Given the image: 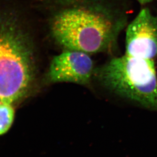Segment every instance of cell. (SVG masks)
<instances>
[{"label": "cell", "mask_w": 157, "mask_h": 157, "mask_svg": "<svg viewBox=\"0 0 157 157\" xmlns=\"http://www.w3.org/2000/svg\"><path fill=\"white\" fill-rule=\"evenodd\" d=\"M14 110L11 104L0 103V135L5 133L12 125Z\"/></svg>", "instance_id": "cell-6"}, {"label": "cell", "mask_w": 157, "mask_h": 157, "mask_svg": "<svg viewBox=\"0 0 157 157\" xmlns=\"http://www.w3.org/2000/svg\"><path fill=\"white\" fill-rule=\"evenodd\" d=\"M126 54L146 59L157 57V18L147 8L141 9L128 26Z\"/></svg>", "instance_id": "cell-4"}, {"label": "cell", "mask_w": 157, "mask_h": 157, "mask_svg": "<svg viewBox=\"0 0 157 157\" xmlns=\"http://www.w3.org/2000/svg\"><path fill=\"white\" fill-rule=\"evenodd\" d=\"M1 102V99H0V103Z\"/></svg>", "instance_id": "cell-8"}, {"label": "cell", "mask_w": 157, "mask_h": 157, "mask_svg": "<svg viewBox=\"0 0 157 157\" xmlns=\"http://www.w3.org/2000/svg\"><path fill=\"white\" fill-rule=\"evenodd\" d=\"M94 70V62L89 54L67 50L52 59L48 78L52 83L86 85L90 82Z\"/></svg>", "instance_id": "cell-5"}, {"label": "cell", "mask_w": 157, "mask_h": 157, "mask_svg": "<svg viewBox=\"0 0 157 157\" xmlns=\"http://www.w3.org/2000/svg\"><path fill=\"white\" fill-rule=\"evenodd\" d=\"M13 1L9 0L0 22V99L11 104L28 93L34 76L33 50Z\"/></svg>", "instance_id": "cell-2"}, {"label": "cell", "mask_w": 157, "mask_h": 157, "mask_svg": "<svg viewBox=\"0 0 157 157\" xmlns=\"http://www.w3.org/2000/svg\"><path fill=\"white\" fill-rule=\"evenodd\" d=\"M137 1L141 4L144 5L151 2V1H153V0H137Z\"/></svg>", "instance_id": "cell-7"}, {"label": "cell", "mask_w": 157, "mask_h": 157, "mask_svg": "<svg viewBox=\"0 0 157 157\" xmlns=\"http://www.w3.org/2000/svg\"><path fill=\"white\" fill-rule=\"evenodd\" d=\"M94 76L105 91L157 112V76L154 60L125 54L95 69Z\"/></svg>", "instance_id": "cell-3"}, {"label": "cell", "mask_w": 157, "mask_h": 157, "mask_svg": "<svg viewBox=\"0 0 157 157\" xmlns=\"http://www.w3.org/2000/svg\"><path fill=\"white\" fill-rule=\"evenodd\" d=\"M63 6L52 18L51 30L66 50L113 53L127 25L126 13L99 0H59Z\"/></svg>", "instance_id": "cell-1"}]
</instances>
